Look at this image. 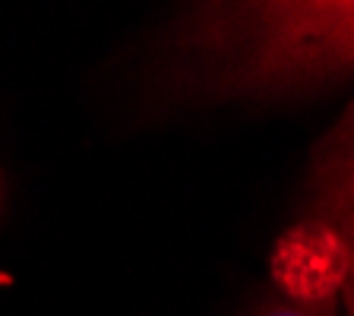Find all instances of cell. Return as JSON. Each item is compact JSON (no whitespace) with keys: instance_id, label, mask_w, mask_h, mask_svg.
I'll return each mask as SVG.
<instances>
[{"instance_id":"6da1fadb","label":"cell","mask_w":354,"mask_h":316,"mask_svg":"<svg viewBox=\"0 0 354 316\" xmlns=\"http://www.w3.org/2000/svg\"><path fill=\"white\" fill-rule=\"evenodd\" d=\"M177 89L281 98L354 76V0L206 3L171 32Z\"/></svg>"},{"instance_id":"7a4b0ae2","label":"cell","mask_w":354,"mask_h":316,"mask_svg":"<svg viewBox=\"0 0 354 316\" xmlns=\"http://www.w3.org/2000/svg\"><path fill=\"white\" fill-rule=\"evenodd\" d=\"M285 250L307 257V285L339 291L354 316V102L310 152L307 225Z\"/></svg>"},{"instance_id":"3957f363","label":"cell","mask_w":354,"mask_h":316,"mask_svg":"<svg viewBox=\"0 0 354 316\" xmlns=\"http://www.w3.org/2000/svg\"><path fill=\"white\" fill-rule=\"evenodd\" d=\"M259 316H332L329 313V295H317V297L304 295L301 301H279L269 310H263Z\"/></svg>"}]
</instances>
